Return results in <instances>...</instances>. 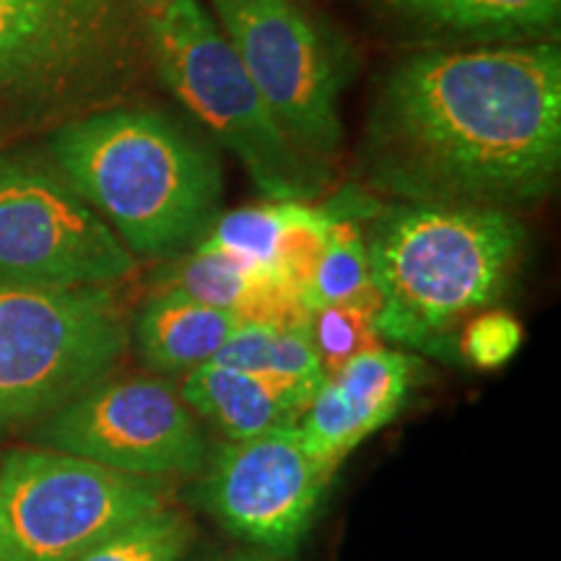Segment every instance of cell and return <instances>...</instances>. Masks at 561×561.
I'll list each match as a JSON object with an SVG mask.
<instances>
[{"mask_svg":"<svg viewBox=\"0 0 561 561\" xmlns=\"http://www.w3.org/2000/svg\"><path fill=\"white\" fill-rule=\"evenodd\" d=\"M403 32L439 47L557 39L561 0H375Z\"/></svg>","mask_w":561,"mask_h":561,"instance_id":"4fadbf2b","label":"cell"},{"mask_svg":"<svg viewBox=\"0 0 561 561\" xmlns=\"http://www.w3.org/2000/svg\"><path fill=\"white\" fill-rule=\"evenodd\" d=\"M3 140H5V123L3 117H0V146H3Z\"/></svg>","mask_w":561,"mask_h":561,"instance_id":"d4e9b609","label":"cell"},{"mask_svg":"<svg viewBox=\"0 0 561 561\" xmlns=\"http://www.w3.org/2000/svg\"><path fill=\"white\" fill-rule=\"evenodd\" d=\"M178 392L195 416L208 419L227 439H250L297 424L314 398L299 382L214 362L182 375Z\"/></svg>","mask_w":561,"mask_h":561,"instance_id":"5bb4252c","label":"cell"},{"mask_svg":"<svg viewBox=\"0 0 561 561\" xmlns=\"http://www.w3.org/2000/svg\"><path fill=\"white\" fill-rule=\"evenodd\" d=\"M289 214L291 203H268L219 214L195 248L224 252L250 271L276 273V250Z\"/></svg>","mask_w":561,"mask_h":561,"instance_id":"e0dca14e","label":"cell"},{"mask_svg":"<svg viewBox=\"0 0 561 561\" xmlns=\"http://www.w3.org/2000/svg\"><path fill=\"white\" fill-rule=\"evenodd\" d=\"M356 167L401 203L515 214L543 201L561 167L559 42L403 58L375 91Z\"/></svg>","mask_w":561,"mask_h":561,"instance_id":"6da1fadb","label":"cell"},{"mask_svg":"<svg viewBox=\"0 0 561 561\" xmlns=\"http://www.w3.org/2000/svg\"><path fill=\"white\" fill-rule=\"evenodd\" d=\"M328 219L320 206L312 203H291L289 221L280 231L276 250V273L294 291L305 299L310 289L314 271L325 252Z\"/></svg>","mask_w":561,"mask_h":561,"instance_id":"d6986e66","label":"cell"},{"mask_svg":"<svg viewBox=\"0 0 561 561\" xmlns=\"http://www.w3.org/2000/svg\"><path fill=\"white\" fill-rule=\"evenodd\" d=\"M421 364L411 354L375 348L328 377L297 421L301 445L331 471L364 439L398 416L419 380Z\"/></svg>","mask_w":561,"mask_h":561,"instance_id":"7c38bea8","label":"cell"},{"mask_svg":"<svg viewBox=\"0 0 561 561\" xmlns=\"http://www.w3.org/2000/svg\"><path fill=\"white\" fill-rule=\"evenodd\" d=\"M30 434L37 447L164 481L195 476L210 453L198 416L164 377H104Z\"/></svg>","mask_w":561,"mask_h":561,"instance_id":"30bf717a","label":"cell"},{"mask_svg":"<svg viewBox=\"0 0 561 561\" xmlns=\"http://www.w3.org/2000/svg\"><path fill=\"white\" fill-rule=\"evenodd\" d=\"M201 561H221V559H216V557H206V559H201Z\"/></svg>","mask_w":561,"mask_h":561,"instance_id":"4316f807","label":"cell"},{"mask_svg":"<svg viewBox=\"0 0 561 561\" xmlns=\"http://www.w3.org/2000/svg\"><path fill=\"white\" fill-rule=\"evenodd\" d=\"M136 268L47 151H0V289L121 286Z\"/></svg>","mask_w":561,"mask_h":561,"instance_id":"ba28073f","label":"cell"},{"mask_svg":"<svg viewBox=\"0 0 561 561\" xmlns=\"http://www.w3.org/2000/svg\"><path fill=\"white\" fill-rule=\"evenodd\" d=\"M149 58L140 0H0V100L81 110L133 89Z\"/></svg>","mask_w":561,"mask_h":561,"instance_id":"5b68a950","label":"cell"},{"mask_svg":"<svg viewBox=\"0 0 561 561\" xmlns=\"http://www.w3.org/2000/svg\"><path fill=\"white\" fill-rule=\"evenodd\" d=\"M276 331L278 328L265 325V322H242V325L229 335L227 343L216 351V356L210 362L221 364V367L263 375V371L268 369L271 343Z\"/></svg>","mask_w":561,"mask_h":561,"instance_id":"7402d4cb","label":"cell"},{"mask_svg":"<svg viewBox=\"0 0 561 561\" xmlns=\"http://www.w3.org/2000/svg\"><path fill=\"white\" fill-rule=\"evenodd\" d=\"M227 561H280L276 557H271V553H263V551H237L231 553V557Z\"/></svg>","mask_w":561,"mask_h":561,"instance_id":"603a6c76","label":"cell"},{"mask_svg":"<svg viewBox=\"0 0 561 561\" xmlns=\"http://www.w3.org/2000/svg\"><path fill=\"white\" fill-rule=\"evenodd\" d=\"M333 473L307 453L297 424L278 426L210 450L187 500L255 551L280 559L310 530Z\"/></svg>","mask_w":561,"mask_h":561,"instance_id":"8fae6325","label":"cell"},{"mask_svg":"<svg viewBox=\"0 0 561 561\" xmlns=\"http://www.w3.org/2000/svg\"><path fill=\"white\" fill-rule=\"evenodd\" d=\"M523 343V325L507 312H481L462 325L460 354L473 367L496 369L517 354Z\"/></svg>","mask_w":561,"mask_h":561,"instance_id":"ffe728a7","label":"cell"},{"mask_svg":"<svg viewBox=\"0 0 561 561\" xmlns=\"http://www.w3.org/2000/svg\"><path fill=\"white\" fill-rule=\"evenodd\" d=\"M263 375H276L284 377V380L299 382L318 396L328 377L320 367L318 354H314L310 339V320L299 322V325L278 328L271 343L268 369Z\"/></svg>","mask_w":561,"mask_h":561,"instance_id":"44dd1931","label":"cell"},{"mask_svg":"<svg viewBox=\"0 0 561 561\" xmlns=\"http://www.w3.org/2000/svg\"><path fill=\"white\" fill-rule=\"evenodd\" d=\"M172 494L164 479L16 447L0 455V561H79L112 533L170 507Z\"/></svg>","mask_w":561,"mask_h":561,"instance_id":"52a82bcc","label":"cell"},{"mask_svg":"<svg viewBox=\"0 0 561 561\" xmlns=\"http://www.w3.org/2000/svg\"><path fill=\"white\" fill-rule=\"evenodd\" d=\"M382 341L455 362L468 320L502 299L525 227L510 210L380 203L364 224Z\"/></svg>","mask_w":561,"mask_h":561,"instance_id":"3957f363","label":"cell"},{"mask_svg":"<svg viewBox=\"0 0 561 561\" xmlns=\"http://www.w3.org/2000/svg\"><path fill=\"white\" fill-rule=\"evenodd\" d=\"M377 312L380 297L371 286L356 297L310 312V339L325 377H333L359 354L382 346Z\"/></svg>","mask_w":561,"mask_h":561,"instance_id":"2e32d148","label":"cell"},{"mask_svg":"<svg viewBox=\"0 0 561 561\" xmlns=\"http://www.w3.org/2000/svg\"><path fill=\"white\" fill-rule=\"evenodd\" d=\"M167 3V0H140V5H144V9L146 11H157L159 9V5H164Z\"/></svg>","mask_w":561,"mask_h":561,"instance_id":"cb8c5ba5","label":"cell"},{"mask_svg":"<svg viewBox=\"0 0 561 561\" xmlns=\"http://www.w3.org/2000/svg\"><path fill=\"white\" fill-rule=\"evenodd\" d=\"M128 348L117 286L0 289V432L34 426L115 375Z\"/></svg>","mask_w":561,"mask_h":561,"instance_id":"8992f818","label":"cell"},{"mask_svg":"<svg viewBox=\"0 0 561 561\" xmlns=\"http://www.w3.org/2000/svg\"><path fill=\"white\" fill-rule=\"evenodd\" d=\"M242 322L180 291H151L130 320V346L151 371L187 375L214 359Z\"/></svg>","mask_w":561,"mask_h":561,"instance_id":"9a60e30c","label":"cell"},{"mask_svg":"<svg viewBox=\"0 0 561 561\" xmlns=\"http://www.w3.org/2000/svg\"><path fill=\"white\" fill-rule=\"evenodd\" d=\"M47 157L136 257L185 255L219 219L216 144L170 112L128 104L81 112L50 133Z\"/></svg>","mask_w":561,"mask_h":561,"instance_id":"7a4b0ae2","label":"cell"},{"mask_svg":"<svg viewBox=\"0 0 561 561\" xmlns=\"http://www.w3.org/2000/svg\"><path fill=\"white\" fill-rule=\"evenodd\" d=\"M149 58L161 87L271 203H312L328 191L333 167L305 157L280 133L240 55L198 0H167L149 13Z\"/></svg>","mask_w":561,"mask_h":561,"instance_id":"277c9868","label":"cell"},{"mask_svg":"<svg viewBox=\"0 0 561 561\" xmlns=\"http://www.w3.org/2000/svg\"><path fill=\"white\" fill-rule=\"evenodd\" d=\"M0 533H3V512H0Z\"/></svg>","mask_w":561,"mask_h":561,"instance_id":"484cf974","label":"cell"},{"mask_svg":"<svg viewBox=\"0 0 561 561\" xmlns=\"http://www.w3.org/2000/svg\"><path fill=\"white\" fill-rule=\"evenodd\" d=\"M193 538L191 517L170 504L112 533L79 561H182Z\"/></svg>","mask_w":561,"mask_h":561,"instance_id":"ac0fdd59","label":"cell"},{"mask_svg":"<svg viewBox=\"0 0 561 561\" xmlns=\"http://www.w3.org/2000/svg\"><path fill=\"white\" fill-rule=\"evenodd\" d=\"M210 9L280 133L305 157L333 164L348 66L341 37L297 0H210Z\"/></svg>","mask_w":561,"mask_h":561,"instance_id":"9c48e42d","label":"cell"}]
</instances>
